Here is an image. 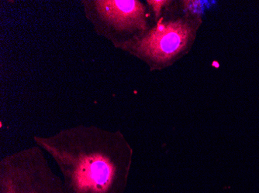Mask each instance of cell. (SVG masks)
<instances>
[{"label": "cell", "mask_w": 259, "mask_h": 193, "mask_svg": "<svg viewBox=\"0 0 259 193\" xmlns=\"http://www.w3.org/2000/svg\"><path fill=\"white\" fill-rule=\"evenodd\" d=\"M191 35V26L183 20L159 22L138 42L137 50L156 61L165 62L186 47Z\"/></svg>", "instance_id": "cell-1"}, {"label": "cell", "mask_w": 259, "mask_h": 193, "mask_svg": "<svg viewBox=\"0 0 259 193\" xmlns=\"http://www.w3.org/2000/svg\"><path fill=\"white\" fill-rule=\"evenodd\" d=\"M97 10L104 20L117 28H145V7L135 0L97 1Z\"/></svg>", "instance_id": "cell-2"}, {"label": "cell", "mask_w": 259, "mask_h": 193, "mask_svg": "<svg viewBox=\"0 0 259 193\" xmlns=\"http://www.w3.org/2000/svg\"><path fill=\"white\" fill-rule=\"evenodd\" d=\"M113 167L103 157L95 155L85 158L77 171L78 182L84 186H106L113 175Z\"/></svg>", "instance_id": "cell-3"}, {"label": "cell", "mask_w": 259, "mask_h": 193, "mask_svg": "<svg viewBox=\"0 0 259 193\" xmlns=\"http://www.w3.org/2000/svg\"><path fill=\"white\" fill-rule=\"evenodd\" d=\"M148 3L152 6L155 10H156L157 16H158L161 7L167 2H165V1H148Z\"/></svg>", "instance_id": "cell-4"}]
</instances>
